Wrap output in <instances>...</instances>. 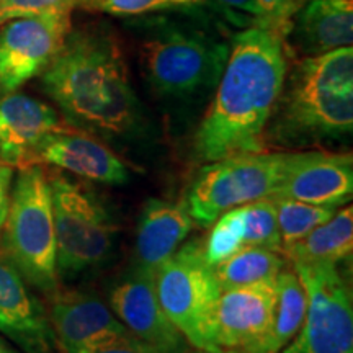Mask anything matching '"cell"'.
I'll return each mask as SVG.
<instances>
[{"instance_id": "6da1fadb", "label": "cell", "mask_w": 353, "mask_h": 353, "mask_svg": "<svg viewBox=\"0 0 353 353\" xmlns=\"http://www.w3.org/2000/svg\"><path fill=\"white\" fill-rule=\"evenodd\" d=\"M285 33L283 26L257 23L234 37L218 90L196 130L198 159L214 162L263 151L265 128L288 74Z\"/></svg>"}, {"instance_id": "9c48e42d", "label": "cell", "mask_w": 353, "mask_h": 353, "mask_svg": "<svg viewBox=\"0 0 353 353\" xmlns=\"http://www.w3.org/2000/svg\"><path fill=\"white\" fill-rule=\"evenodd\" d=\"M307 294V311L280 353H353L352 291L337 263H293Z\"/></svg>"}, {"instance_id": "484cf974", "label": "cell", "mask_w": 353, "mask_h": 353, "mask_svg": "<svg viewBox=\"0 0 353 353\" xmlns=\"http://www.w3.org/2000/svg\"><path fill=\"white\" fill-rule=\"evenodd\" d=\"M79 6L88 10L120 17H136L170 8L167 0H83Z\"/></svg>"}, {"instance_id": "44dd1931", "label": "cell", "mask_w": 353, "mask_h": 353, "mask_svg": "<svg viewBox=\"0 0 353 353\" xmlns=\"http://www.w3.org/2000/svg\"><path fill=\"white\" fill-rule=\"evenodd\" d=\"M275 319L260 353H280L293 341L307 311V294L294 270H281L276 280Z\"/></svg>"}, {"instance_id": "5b68a950", "label": "cell", "mask_w": 353, "mask_h": 353, "mask_svg": "<svg viewBox=\"0 0 353 353\" xmlns=\"http://www.w3.org/2000/svg\"><path fill=\"white\" fill-rule=\"evenodd\" d=\"M59 280L95 270L112 257L118 226L92 190L57 174L48 176Z\"/></svg>"}, {"instance_id": "f1b7e54d", "label": "cell", "mask_w": 353, "mask_h": 353, "mask_svg": "<svg viewBox=\"0 0 353 353\" xmlns=\"http://www.w3.org/2000/svg\"><path fill=\"white\" fill-rule=\"evenodd\" d=\"M13 167L0 161V232H2L3 224H6L8 206H10Z\"/></svg>"}, {"instance_id": "7402d4cb", "label": "cell", "mask_w": 353, "mask_h": 353, "mask_svg": "<svg viewBox=\"0 0 353 353\" xmlns=\"http://www.w3.org/2000/svg\"><path fill=\"white\" fill-rule=\"evenodd\" d=\"M285 259L278 250L265 247H244L239 252L214 265L221 291L260 281H275L285 268Z\"/></svg>"}, {"instance_id": "ba28073f", "label": "cell", "mask_w": 353, "mask_h": 353, "mask_svg": "<svg viewBox=\"0 0 353 353\" xmlns=\"http://www.w3.org/2000/svg\"><path fill=\"white\" fill-rule=\"evenodd\" d=\"M154 286L162 309L185 341L195 348L214 350L211 330L223 291L201 242L193 241L176 249L154 273Z\"/></svg>"}, {"instance_id": "e0dca14e", "label": "cell", "mask_w": 353, "mask_h": 353, "mask_svg": "<svg viewBox=\"0 0 353 353\" xmlns=\"http://www.w3.org/2000/svg\"><path fill=\"white\" fill-rule=\"evenodd\" d=\"M64 128L54 108L23 94L0 97V161L13 169L33 165V152L50 132Z\"/></svg>"}, {"instance_id": "603a6c76", "label": "cell", "mask_w": 353, "mask_h": 353, "mask_svg": "<svg viewBox=\"0 0 353 353\" xmlns=\"http://www.w3.org/2000/svg\"><path fill=\"white\" fill-rule=\"evenodd\" d=\"M275 203L278 229L281 237V250L306 237L312 229L327 223L337 213L332 206H317L309 203L272 198Z\"/></svg>"}, {"instance_id": "9a60e30c", "label": "cell", "mask_w": 353, "mask_h": 353, "mask_svg": "<svg viewBox=\"0 0 353 353\" xmlns=\"http://www.w3.org/2000/svg\"><path fill=\"white\" fill-rule=\"evenodd\" d=\"M110 309L132 335L165 353H183L187 341L159 303L154 278L132 272L110 293Z\"/></svg>"}, {"instance_id": "cb8c5ba5", "label": "cell", "mask_w": 353, "mask_h": 353, "mask_svg": "<svg viewBox=\"0 0 353 353\" xmlns=\"http://www.w3.org/2000/svg\"><path fill=\"white\" fill-rule=\"evenodd\" d=\"M244 247H265L281 252L275 203L272 198L245 203L236 208Z\"/></svg>"}, {"instance_id": "1f68e13d", "label": "cell", "mask_w": 353, "mask_h": 353, "mask_svg": "<svg viewBox=\"0 0 353 353\" xmlns=\"http://www.w3.org/2000/svg\"><path fill=\"white\" fill-rule=\"evenodd\" d=\"M183 353H229V352H224V350H206V348H195V347H193V350H185Z\"/></svg>"}, {"instance_id": "7c38bea8", "label": "cell", "mask_w": 353, "mask_h": 353, "mask_svg": "<svg viewBox=\"0 0 353 353\" xmlns=\"http://www.w3.org/2000/svg\"><path fill=\"white\" fill-rule=\"evenodd\" d=\"M352 154L311 151L286 154L283 175L270 198L337 208L352 200Z\"/></svg>"}, {"instance_id": "d4e9b609", "label": "cell", "mask_w": 353, "mask_h": 353, "mask_svg": "<svg viewBox=\"0 0 353 353\" xmlns=\"http://www.w3.org/2000/svg\"><path fill=\"white\" fill-rule=\"evenodd\" d=\"M77 0H0V25L17 19L72 13Z\"/></svg>"}, {"instance_id": "d6986e66", "label": "cell", "mask_w": 353, "mask_h": 353, "mask_svg": "<svg viewBox=\"0 0 353 353\" xmlns=\"http://www.w3.org/2000/svg\"><path fill=\"white\" fill-rule=\"evenodd\" d=\"M294 37L307 56L352 46V0H309L296 13Z\"/></svg>"}, {"instance_id": "836d02e7", "label": "cell", "mask_w": 353, "mask_h": 353, "mask_svg": "<svg viewBox=\"0 0 353 353\" xmlns=\"http://www.w3.org/2000/svg\"><path fill=\"white\" fill-rule=\"evenodd\" d=\"M81 2H83V0H77V6H79V3H81Z\"/></svg>"}, {"instance_id": "52a82bcc", "label": "cell", "mask_w": 353, "mask_h": 353, "mask_svg": "<svg viewBox=\"0 0 353 353\" xmlns=\"http://www.w3.org/2000/svg\"><path fill=\"white\" fill-rule=\"evenodd\" d=\"M285 152L239 154L210 162L192 180L185 196L193 223L211 228L226 211L270 198L283 175Z\"/></svg>"}, {"instance_id": "8992f818", "label": "cell", "mask_w": 353, "mask_h": 353, "mask_svg": "<svg viewBox=\"0 0 353 353\" xmlns=\"http://www.w3.org/2000/svg\"><path fill=\"white\" fill-rule=\"evenodd\" d=\"M229 46L196 30L161 23L141 44V64L154 90L192 97L218 83Z\"/></svg>"}, {"instance_id": "5bb4252c", "label": "cell", "mask_w": 353, "mask_h": 353, "mask_svg": "<svg viewBox=\"0 0 353 353\" xmlns=\"http://www.w3.org/2000/svg\"><path fill=\"white\" fill-rule=\"evenodd\" d=\"M48 314L61 353H79L131 335L101 299L79 291H54Z\"/></svg>"}, {"instance_id": "ac0fdd59", "label": "cell", "mask_w": 353, "mask_h": 353, "mask_svg": "<svg viewBox=\"0 0 353 353\" xmlns=\"http://www.w3.org/2000/svg\"><path fill=\"white\" fill-rule=\"evenodd\" d=\"M193 228L183 201L149 198L138 219L134 244V270L152 276L176 252Z\"/></svg>"}, {"instance_id": "4316f807", "label": "cell", "mask_w": 353, "mask_h": 353, "mask_svg": "<svg viewBox=\"0 0 353 353\" xmlns=\"http://www.w3.org/2000/svg\"><path fill=\"white\" fill-rule=\"evenodd\" d=\"M257 23L288 26L290 12L294 8V0H257Z\"/></svg>"}, {"instance_id": "7a4b0ae2", "label": "cell", "mask_w": 353, "mask_h": 353, "mask_svg": "<svg viewBox=\"0 0 353 353\" xmlns=\"http://www.w3.org/2000/svg\"><path fill=\"white\" fill-rule=\"evenodd\" d=\"M39 77L44 92L76 128L112 139L138 126L139 101L125 57L107 32H70Z\"/></svg>"}, {"instance_id": "4fadbf2b", "label": "cell", "mask_w": 353, "mask_h": 353, "mask_svg": "<svg viewBox=\"0 0 353 353\" xmlns=\"http://www.w3.org/2000/svg\"><path fill=\"white\" fill-rule=\"evenodd\" d=\"M7 255H0V332L25 353H61L48 309Z\"/></svg>"}, {"instance_id": "277c9868", "label": "cell", "mask_w": 353, "mask_h": 353, "mask_svg": "<svg viewBox=\"0 0 353 353\" xmlns=\"http://www.w3.org/2000/svg\"><path fill=\"white\" fill-rule=\"evenodd\" d=\"M3 249L30 285L48 294L57 291L51 190L41 167L19 172L3 224Z\"/></svg>"}, {"instance_id": "d6a6232c", "label": "cell", "mask_w": 353, "mask_h": 353, "mask_svg": "<svg viewBox=\"0 0 353 353\" xmlns=\"http://www.w3.org/2000/svg\"><path fill=\"white\" fill-rule=\"evenodd\" d=\"M0 353H19V352H15L13 350L12 347H8L6 342L2 341V339H0Z\"/></svg>"}, {"instance_id": "30bf717a", "label": "cell", "mask_w": 353, "mask_h": 353, "mask_svg": "<svg viewBox=\"0 0 353 353\" xmlns=\"http://www.w3.org/2000/svg\"><path fill=\"white\" fill-rule=\"evenodd\" d=\"M72 32L70 13L30 17L0 28V90L10 94L41 76Z\"/></svg>"}, {"instance_id": "8fae6325", "label": "cell", "mask_w": 353, "mask_h": 353, "mask_svg": "<svg viewBox=\"0 0 353 353\" xmlns=\"http://www.w3.org/2000/svg\"><path fill=\"white\" fill-rule=\"evenodd\" d=\"M275 309V281L224 290L213 316V348L229 353H260L272 330Z\"/></svg>"}, {"instance_id": "ffe728a7", "label": "cell", "mask_w": 353, "mask_h": 353, "mask_svg": "<svg viewBox=\"0 0 353 353\" xmlns=\"http://www.w3.org/2000/svg\"><path fill=\"white\" fill-rule=\"evenodd\" d=\"M353 208L350 205L335 213L327 223L312 229L306 237L286 247L283 252L293 263H339L352 257Z\"/></svg>"}, {"instance_id": "4dcf8cb0", "label": "cell", "mask_w": 353, "mask_h": 353, "mask_svg": "<svg viewBox=\"0 0 353 353\" xmlns=\"http://www.w3.org/2000/svg\"><path fill=\"white\" fill-rule=\"evenodd\" d=\"M169 7H188V6H196V3H203L205 0H167Z\"/></svg>"}, {"instance_id": "83f0119b", "label": "cell", "mask_w": 353, "mask_h": 353, "mask_svg": "<svg viewBox=\"0 0 353 353\" xmlns=\"http://www.w3.org/2000/svg\"><path fill=\"white\" fill-rule=\"evenodd\" d=\"M79 353H165L159 348L149 345L143 341H139L136 335H128V337L117 339V341L101 343L99 347L87 348Z\"/></svg>"}, {"instance_id": "2e32d148", "label": "cell", "mask_w": 353, "mask_h": 353, "mask_svg": "<svg viewBox=\"0 0 353 353\" xmlns=\"http://www.w3.org/2000/svg\"><path fill=\"white\" fill-rule=\"evenodd\" d=\"M48 164L97 183L121 185L130 180V169L112 149L92 136L61 128L39 141L33 165Z\"/></svg>"}, {"instance_id": "f546056e", "label": "cell", "mask_w": 353, "mask_h": 353, "mask_svg": "<svg viewBox=\"0 0 353 353\" xmlns=\"http://www.w3.org/2000/svg\"><path fill=\"white\" fill-rule=\"evenodd\" d=\"M218 2L229 8H232V10H241V12L250 13V15H254L255 19H257V15H259L257 0H218Z\"/></svg>"}, {"instance_id": "3957f363", "label": "cell", "mask_w": 353, "mask_h": 353, "mask_svg": "<svg viewBox=\"0 0 353 353\" xmlns=\"http://www.w3.org/2000/svg\"><path fill=\"white\" fill-rule=\"evenodd\" d=\"M276 108L285 134L339 138L353 131V48L299 61Z\"/></svg>"}]
</instances>
